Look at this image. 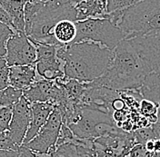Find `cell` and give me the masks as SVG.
<instances>
[{
    "label": "cell",
    "instance_id": "cell-1",
    "mask_svg": "<svg viewBox=\"0 0 160 157\" xmlns=\"http://www.w3.org/2000/svg\"><path fill=\"white\" fill-rule=\"evenodd\" d=\"M58 57L64 63L67 78L89 83L102 76L113 58V50L91 41H82L61 46Z\"/></svg>",
    "mask_w": 160,
    "mask_h": 157
},
{
    "label": "cell",
    "instance_id": "cell-2",
    "mask_svg": "<svg viewBox=\"0 0 160 157\" xmlns=\"http://www.w3.org/2000/svg\"><path fill=\"white\" fill-rule=\"evenodd\" d=\"M149 70L129 40L123 39L113 50V58L105 74L96 81L115 91L138 90Z\"/></svg>",
    "mask_w": 160,
    "mask_h": 157
},
{
    "label": "cell",
    "instance_id": "cell-3",
    "mask_svg": "<svg viewBox=\"0 0 160 157\" xmlns=\"http://www.w3.org/2000/svg\"><path fill=\"white\" fill-rule=\"evenodd\" d=\"M125 36V39L160 32V0H143L107 16Z\"/></svg>",
    "mask_w": 160,
    "mask_h": 157
},
{
    "label": "cell",
    "instance_id": "cell-4",
    "mask_svg": "<svg viewBox=\"0 0 160 157\" xmlns=\"http://www.w3.org/2000/svg\"><path fill=\"white\" fill-rule=\"evenodd\" d=\"M75 23L77 37L74 43L91 41L114 50L120 41L125 39L122 31L108 17L88 18Z\"/></svg>",
    "mask_w": 160,
    "mask_h": 157
},
{
    "label": "cell",
    "instance_id": "cell-5",
    "mask_svg": "<svg viewBox=\"0 0 160 157\" xmlns=\"http://www.w3.org/2000/svg\"><path fill=\"white\" fill-rule=\"evenodd\" d=\"M8 66L35 65L37 50L24 32L16 31L8 40L7 53L4 56Z\"/></svg>",
    "mask_w": 160,
    "mask_h": 157
},
{
    "label": "cell",
    "instance_id": "cell-6",
    "mask_svg": "<svg viewBox=\"0 0 160 157\" xmlns=\"http://www.w3.org/2000/svg\"><path fill=\"white\" fill-rule=\"evenodd\" d=\"M62 125L63 122L59 110L55 107L53 112L50 114L47 123L40 129L36 137L33 138L29 143L22 145L27 146L38 154H49L57 143Z\"/></svg>",
    "mask_w": 160,
    "mask_h": 157
},
{
    "label": "cell",
    "instance_id": "cell-7",
    "mask_svg": "<svg viewBox=\"0 0 160 157\" xmlns=\"http://www.w3.org/2000/svg\"><path fill=\"white\" fill-rule=\"evenodd\" d=\"M129 41L150 73L160 76V32Z\"/></svg>",
    "mask_w": 160,
    "mask_h": 157
},
{
    "label": "cell",
    "instance_id": "cell-8",
    "mask_svg": "<svg viewBox=\"0 0 160 157\" xmlns=\"http://www.w3.org/2000/svg\"><path fill=\"white\" fill-rule=\"evenodd\" d=\"M31 120V103L24 96L13 106L12 117L8 133L12 142L20 147L29 127Z\"/></svg>",
    "mask_w": 160,
    "mask_h": 157
},
{
    "label": "cell",
    "instance_id": "cell-9",
    "mask_svg": "<svg viewBox=\"0 0 160 157\" xmlns=\"http://www.w3.org/2000/svg\"><path fill=\"white\" fill-rule=\"evenodd\" d=\"M55 109V106L49 103H32L31 104V120L29 127L24 138L23 144L29 143L38 134L40 129L45 125L50 114Z\"/></svg>",
    "mask_w": 160,
    "mask_h": 157
},
{
    "label": "cell",
    "instance_id": "cell-10",
    "mask_svg": "<svg viewBox=\"0 0 160 157\" xmlns=\"http://www.w3.org/2000/svg\"><path fill=\"white\" fill-rule=\"evenodd\" d=\"M38 79L35 65L14 66L9 67L8 85L15 88L25 91Z\"/></svg>",
    "mask_w": 160,
    "mask_h": 157
},
{
    "label": "cell",
    "instance_id": "cell-11",
    "mask_svg": "<svg viewBox=\"0 0 160 157\" xmlns=\"http://www.w3.org/2000/svg\"><path fill=\"white\" fill-rule=\"evenodd\" d=\"M93 143V140L86 139L80 144H63L53 148L49 155L50 157H94Z\"/></svg>",
    "mask_w": 160,
    "mask_h": 157
},
{
    "label": "cell",
    "instance_id": "cell-12",
    "mask_svg": "<svg viewBox=\"0 0 160 157\" xmlns=\"http://www.w3.org/2000/svg\"><path fill=\"white\" fill-rule=\"evenodd\" d=\"M137 91L142 99L150 101L158 107V121L156 125L160 127V76L154 73L148 74Z\"/></svg>",
    "mask_w": 160,
    "mask_h": 157
},
{
    "label": "cell",
    "instance_id": "cell-13",
    "mask_svg": "<svg viewBox=\"0 0 160 157\" xmlns=\"http://www.w3.org/2000/svg\"><path fill=\"white\" fill-rule=\"evenodd\" d=\"M38 77L39 79L56 81L65 77L64 63L58 56L48 59L39 60L35 63Z\"/></svg>",
    "mask_w": 160,
    "mask_h": 157
},
{
    "label": "cell",
    "instance_id": "cell-14",
    "mask_svg": "<svg viewBox=\"0 0 160 157\" xmlns=\"http://www.w3.org/2000/svg\"><path fill=\"white\" fill-rule=\"evenodd\" d=\"M0 5L12 20L16 31L25 33V16L23 0H0Z\"/></svg>",
    "mask_w": 160,
    "mask_h": 157
},
{
    "label": "cell",
    "instance_id": "cell-15",
    "mask_svg": "<svg viewBox=\"0 0 160 157\" xmlns=\"http://www.w3.org/2000/svg\"><path fill=\"white\" fill-rule=\"evenodd\" d=\"M53 36L59 46H67L74 43L77 37L76 23L68 19L60 20L54 27Z\"/></svg>",
    "mask_w": 160,
    "mask_h": 157
},
{
    "label": "cell",
    "instance_id": "cell-16",
    "mask_svg": "<svg viewBox=\"0 0 160 157\" xmlns=\"http://www.w3.org/2000/svg\"><path fill=\"white\" fill-rule=\"evenodd\" d=\"M22 96H23L22 90L8 86L7 88L0 91V106L13 107Z\"/></svg>",
    "mask_w": 160,
    "mask_h": 157
},
{
    "label": "cell",
    "instance_id": "cell-17",
    "mask_svg": "<svg viewBox=\"0 0 160 157\" xmlns=\"http://www.w3.org/2000/svg\"><path fill=\"white\" fill-rule=\"evenodd\" d=\"M33 44L36 47V50H37V61L57 56L58 48L61 47V46H54L48 44H39V43H33Z\"/></svg>",
    "mask_w": 160,
    "mask_h": 157
},
{
    "label": "cell",
    "instance_id": "cell-18",
    "mask_svg": "<svg viewBox=\"0 0 160 157\" xmlns=\"http://www.w3.org/2000/svg\"><path fill=\"white\" fill-rule=\"evenodd\" d=\"M143 0H107L106 1V7L108 15L113 13L115 11H118L136 5Z\"/></svg>",
    "mask_w": 160,
    "mask_h": 157
},
{
    "label": "cell",
    "instance_id": "cell-19",
    "mask_svg": "<svg viewBox=\"0 0 160 157\" xmlns=\"http://www.w3.org/2000/svg\"><path fill=\"white\" fill-rule=\"evenodd\" d=\"M16 31L8 26L0 22V58H3L7 53V43L10 37Z\"/></svg>",
    "mask_w": 160,
    "mask_h": 157
},
{
    "label": "cell",
    "instance_id": "cell-20",
    "mask_svg": "<svg viewBox=\"0 0 160 157\" xmlns=\"http://www.w3.org/2000/svg\"><path fill=\"white\" fill-rule=\"evenodd\" d=\"M13 107L0 106V133H5L8 130L12 117Z\"/></svg>",
    "mask_w": 160,
    "mask_h": 157
},
{
    "label": "cell",
    "instance_id": "cell-21",
    "mask_svg": "<svg viewBox=\"0 0 160 157\" xmlns=\"http://www.w3.org/2000/svg\"><path fill=\"white\" fill-rule=\"evenodd\" d=\"M9 66H8L5 58H0V91L7 88L8 85Z\"/></svg>",
    "mask_w": 160,
    "mask_h": 157
},
{
    "label": "cell",
    "instance_id": "cell-22",
    "mask_svg": "<svg viewBox=\"0 0 160 157\" xmlns=\"http://www.w3.org/2000/svg\"><path fill=\"white\" fill-rule=\"evenodd\" d=\"M18 148L12 142L8 131L5 133H0V150H18Z\"/></svg>",
    "mask_w": 160,
    "mask_h": 157
},
{
    "label": "cell",
    "instance_id": "cell-23",
    "mask_svg": "<svg viewBox=\"0 0 160 157\" xmlns=\"http://www.w3.org/2000/svg\"><path fill=\"white\" fill-rule=\"evenodd\" d=\"M18 154L19 157H50L49 154L48 155H42V154H38L30 150L25 145H21L18 148Z\"/></svg>",
    "mask_w": 160,
    "mask_h": 157
},
{
    "label": "cell",
    "instance_id": "cell-24",
    "mask_svg": "<svg viewBox=\"0 0 160 157\" xmlns=\"http://www.w3.org/2000/svg\"><path fill=\"white\" fill-rule=\"evenodd\" d=\"M0 22H2L3 24H5V25H7V26H8L9 27H11L12 29H15V27H14V25H13V23H12V20L9 17V16L7 14V12L4 10V8L1 7V5H0Z\"/></svg>",
    "mask_w": 160,
    "mask_h": 157
},
{
    "label": "cell",
    "instance_id": "cell-25",
    "mask_svg": "<svg viewBox=\"0 0 160 157\" xmlns=\"http://www.w3.org/2000/svg\"><path fill=\"white\" fill-rule=\"evenodd\" d=\"M0 157H19L18 150H0Z\"/></svg>",
    "mask_w": 160,
    "mask_h": 157
},
{
    "label": "cell",
    "instance_id": "cell-26",
    "mask_svg": "<svg viewBox=\"0 0 160 157\" xmlns=\"http://www.w3.org/2000/svg\"><path fill=\"white\" fill-rule=\"evenodd\" d=\"M24 3H46L48 0H23Z\"/></svg>",
    "mask_w": 160,
    "mask_h": 157
}]
</instances>
